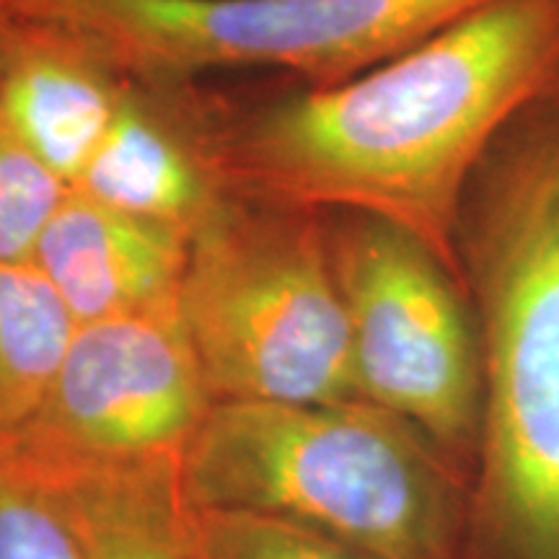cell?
I'll list each match as a JSON object with an SVG mask.
<instances>
[{
	"instance_id": "cell-1",
	"label": "cell",
	"mask_w": 559,
	"mask_h": 559,
	"mask_svg": "<svg viewBox=\"0 0 559 559\" xmlns=\"http://www.w3.org/2000/svg\"><path fill=\"white\" fill-rule=\"evenodd\" d=\"M557 75L559 0H495L332 86L221 91L205 79L187 91L228 194L386 221L461 277L474 174Z\"/></svg>"
},
{
	"instance_id": "cell-2",
	"label": "cell",
	"mask_w": 559,
	"mask_h": 559,
	"mask_svg": "<svg viewBox=\"0 0 559 559\" xmlns=\"http://www.w3.org/2000/svg\"><path fill=\"white\" fill-rule=\"evenodd\" d=\"M481 342L479 513L506 559H559V111L531 107L459 226Z\"/></svg>"
},
{
	"instance_id": "cell-3",
	"label": "cell",
	"mask_w": 559,
	"mask_h": 559,
	"mask_svg": "<svg viewBox=\"0 0 559 559\" xmlns=\"http://www.w3.org/2000/svg\"><path fill=\"white\" fill-rule=\"evenodd\" d=\"M181 489L190 506L275 515L376 559H456L445 453L366 400L213 402Z\"/></svg>"
},
{
	"instance_id": "cell-4",
	"label": "cell",
	"mask_w": 559,
	"mask_h": 559,
	"mask_svg": "<svg viewBox=\"0 0 559 559\" xmlns=\"http://www.w3.org/2000/svg\"><path fill=\"white\" fill-rule=\"evenodd\" d=\"M179 319L213 402L358 400L324 213L228 194L192 236Z\"/></svg>"
},
{
	"instance_id": "cell-5",
	"label": "cell",
	"mask_w": 559,
	"mask_h": 559,
	"mask_svg": "<svg viewBox=\"0 0 559 559\" xmlns=\"http://www.w3.org/2000/svg\"><path fill=\"white\" fill-rule=\"evenodd\" d=\"M495 0H0L5 16L58 26L132 81L277 70L332 86Z\"/></svg>"
},
{
	"instance_id": "cell-6",
	"label": "cell",
	"mask_w": 559,
	"mask_h": 559,
	"mask_svg": "<svg viewBox=\"0 0 559 559\" xmlns=\"http://www.w3.org/2000/svg\"><path fill=\"white\" fill-rule=\"evenodd\" d=\"M324 226L358 400L407 419L445 456L479 445L481 342L461 277L386 221L332 210Z\"/></svg>"
},
{
	"instance_id": "cell-7",
	"label": "cell",
	"mask_w": 559,
	"mask_h": 559,
	"mask_svg": "<svg viewBox=\"0 0 559 559\" xmlns=\"http://www.w3.org/2000/svg\"><path fill=\"white\" fill-rule=\"evenodd\" d=\"M213 396L179 306L75 326L45 400L0 459L39 479L181 461Z\"/></svg>"
},
{
	"instance_id": "cell-8",
	"label": "cell",
	"mask_w": 559,
	"mask_h": 559,
	"mask_svg": "<svg viewBox=\"0 0 559 559\" xmlns=\"http://www.w3.org/2000/svg\"><path fill=\"white\" fill-rule=\"evenodd\" d=\"M75 190L194 236L228 198L194 124L187 81H132Z\"/></svg>"
},
{
	"instance_id": "cell-9",
	"label": "cell",
	"mask_w": 559,
	"mask_h": 559,
	"mask_svg": "<svg viewBox=\"0 0 559 559\" xmlns=\"http://www.w3.org/2000/svg\"><path fill=\"white\" fill-rule=\"evenodd\" d=\"M192 236L135 218L70 187L41 230L32 262L75 324L179 306Z\"/></svg>"
},
{
	"instance_id": "cell-10",
	"label": "cell",
	"mask_w": 559,
	"mask_h": 559,
	"mask_svg": "<svg viewBox=\"0 0 559 559\" xmlns=\"http://www.w3.org/2000/svg\"><path fill=\"white\" fill-rule=\"evenodd\" d=\"M3 19L0 117L73 187L111 124L128 79L58 26Z\"/></svg>"
},
{
	"instance_id": "cell-11",
	"label": "cell",
	"mask_w": 559,
	"mask_h": 559,
	"mask_svg": "<svg viewBox=\"0 0 559 559\" xmlns=\"http://www.w3.org/2000/svg\"><path fill=\"white\" fill-rule=\"evenodd\" d=\"M41 481L58 492L86 559H187L181 461Z\"/></svg>"
},
{
	"instance_id": "cell-12",
	"label": "cell",
	"mask_w": 559,
	"mask_h": 559,
	"mask_svg": "<svg viewBox=\"0 0 559 559\" xmlns=\"http://www.w3.org/2000/svg\"><path fill=\"white\" fill-rule=\"evenodd\" d=\"M75 326L37 264L0 260V440L45 400Z\"/></svg>"
},
{
	"instance_id": "cell-13",
	"label": "cell",
	"mask_w": 559,
	"mask_h": 559,
	"mask_svg": "<svg viewBox=\"0 0 559 559\" xmlns=\"http://www.w3.org/2000/svg\"><path fill=\"white\" fill-rule=\"evenodd\" d=\"M185 544L187 559H376L275 515L190 502L185 506Z\"/></svg>"
},
{
	"instance_id": "cell-14",
	"label": "cell",
	"mask_w": 559,
	"mask_h": 559,
	"mask_svg": "<svg viewBox=\"0 0 559 559\" xmlns=\"http://www.w3.org/2000/svg\"><path fill=\"white\" fill-rule=\"evenodd\" d=\"M66 185L0 117V260L29 262Z\"/></svg>"
},
{
	"instance_id": "cell-15",
	"label": "cell",
	"mask_w": 559,
	"mask_h": 559,
	"mask_svg": "<svg viewBox=\"0 0 559 559\" xmlns=\"http://www.w3.org/2000/svg\"><path fill=\"white\" fill-rule=\"evenodd\" d=\"M0 559H86L58 492L0 459Z\"/></svg>"
},
{
	"instance_id": "cell-16",
	"label": "cell",
	"mask_w": 559,
	"mask_h": 559,
	"mask_svg": "<svg viewBox=\"0 0 559 559\" xmlns=\"http://www.w3.org/2000/svg\"><path fill=\"white\" fill-rule=\"evenodd\" d=\"M3 55H5V19L0 13V73H3Z\"/></svg>"
}]
</instances>
